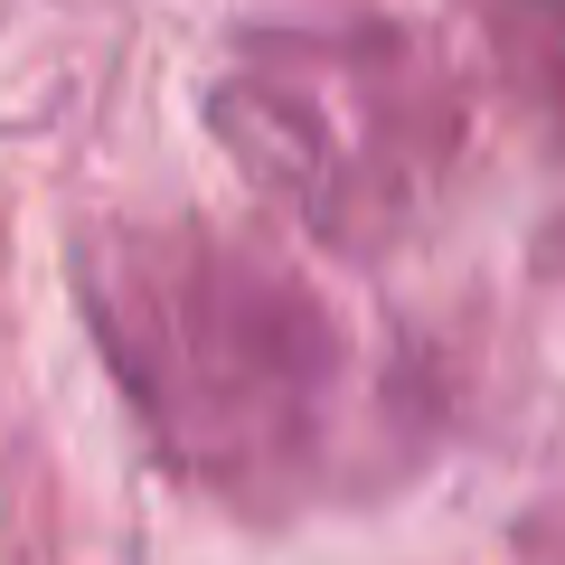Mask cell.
Masks as SVG:
<instances>
[{
    "mask_svg": "<svg viewBox=\"0 0 565 565\" xmlns=\"http://www.w3.org/2000/svg\"><path fill=\"white\" fill-rule=\"evenodd\" d=\"M95 340L114 349L122 386L180 471L226 481L236 500L321 490L349 452L359 359L340 311L302 282L217 255L207 236L180 245H114V282L95 292Z\"/></svg>",
    "mask_w": 565,
    "mask_h": 565,
    "instance_id": "cell-1",
    "label": "cell"
}]
</instances>
